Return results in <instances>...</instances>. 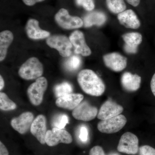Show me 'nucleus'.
<instances>
[{
	"label": "nucleus",
	"mask_w": 155,
	"mask_h": 155,
	"mask_svg": "<svg viewBox=\"0 0 155 155\" xmlns=\"http://www.w3.org/2000/svg\"><path fill=\"white\" fill-rule=\"evenodd\" d=\"M5 86V81L2 75L0 76V90H2Z\"/></svg>",
	"instance_id": "f704fd0d"
},
{
	"label": "nucleus",
	"mask_w": 155,
	"mask_h": 155,
	"mask_svg": "<svg viewBox=\"0 0 155 155\" xmlns=\"http://www.w3.org/2000/svg\"><path fill=\"white\" fill-rule=\"evenodd\" d=\"M117 17L120 24L126 28L136 29L140 27V22L137 15L131 9L118 14Z\"/></svg>",
	"instance_id": "a211bd4d"
},
{
	"label": "nucleus",
	"mask_w": 155,
	"mask_h": 155,
	"mask_svg": "<svg viewBox=\"0 0 155 155\" xmlns=\"http://www.w3.org/2000/svg\"><path fill=\"white\" fill-rule=\"evenodd\" d=\"M13 40L14 35L10 31H4L0 33V61L1 62L5 58L8 48L12 43Z\"/></svg>",
	"instance_id": "412c9836"
},
{
	"label": "nucleus",
	"mask_w": 155,
	"mask_h": 155,
	"mask_svg": "<svg viewBox=\"0 0 155 155\" xmlns=\"http://www.w3.org/2000/svg\"><path fill=\"white\" fill-rule=\"evenodd\" d=\"M77 81L81 88L87 94L99 97L102 95L105 91L104 81L91 69L81 71L78 75Z\"/></svg>",
	"instance_id": "f257e3e1"
},
{
	"label": "nucleus",
	"mask_w": 155,
	"mask_h": 155,
	"mask_svg": "<svg viewBox=\"0 0 155 155\" xmlns=\"http://www.w3.org/2000/svg\"><path fill=\"white\" fill-rule=\"evenodd\" d=\"M150 87L152 92L155 97V73L153 75L150 82Z\"/></svg>",
	"instance_id": "473e14b6"
},
{
	"label": "nucleus",
	"mask_w": 155,
	"mask_h": 155,
	"mask_svg": "<svg viewBox=\"0 0 155 155\" xmlns=\"http://www.w3.org/2000/svg\"><path fill=\"white\" fill-rule=\"evenodd\" d=\"M33 121V114L31 112H26L12 119L11 125L14 130L20 134H23L30 128Z\"/></svg>",
	"instance_id": "ddd939ff"
},
{
	"label": "nucleus",
	"mask_w": 155,
	"mask_h": 155,
	"mask_svg": "<svg viewBox=\"0 0 155 155\" xmlns=\"http://www.w3.org/2000/svg\"><path fill=\"white\" fill-rule=\"evenodd\" d=\"M43 66L37 58L28 59L19 68L18 74L21 78L26 80L37 79L43 73Z\"/></svg>",
	"instance_id": "f03ea898"
},
{
	"label": "nucleus",
	"mask_w": 155,
	"mask_h": 155,
	"mask_svg": "<svg viewBox=\"0 0 155 155\" xmlns=\"http://www.w3.org/2000/svg\"><path fill=\"white\" fill-rule=\"evenodd\" d=\"M56 22L60 27L65 29H76L84 25L83 20L80 17L69 15L67 9L62 8L54 16Z\"/></svg>",
	"instance_id": "20e7f679"
},
{
	"label": "nucleus",
	"mask_w": 155,
	"mask_h": 155,
	"mask_svg": "<svg viewBox=\"0 0 155 155\" xmlns=\"http://www.w3.org/2000/svg\"><path fill=\"white\" fill-rule=\"evenodd\" d=\"M125 44L124 50L128 54H136L137 52V48L142 41L141 34L136 32L125 33L122 36Z\"/></svg>",
	"instance_id": "f3484780"
},
{
	"label": "nucleus",
	"mask_w": 155,
	"mask_h": 155,
	"mask_svg": "<svg viewBox=\"0 0 155 155\" xmlns=\"http://www.w3.org/2000/svg\"><path fill=\"white\" fill-rule=\"evenodd\" d=\"M75 2L78 6L82 7L86 11H91L94 9V0H75Z\"/></svg>",
	"instance_id": "bb28decb"
},
{
	"label": "nucleus",
	"mask_w": 155,
	"mask_h": 155,
	"mask_svg": "<svg viewBox=\"0 0 155 155\" xmlns=\"http://www.w3.org/2000/svg\"><path fill=\"white\" fill-rule=\"evenodd\" d=\"M107 20V16L104 12L100 11H93L87 14L84 18V26L86 28L94 25L102 26L105 24Z\"/></svg>",
	"instance_id": "aec40b11"
},
{
	"label": "nucleus",
	"mask_w": 155,
	"mask_h": 155,
	"mask_svg": "<svg viewBox=\"0 0 155 155\" xmlns=\"http://www.w3.org/2000/svg\"><path fill=\"white\" fill-rule=\"evenodd\" d=\"M47 44L59 52L60 55L67 58L72 54V45L69 38L64 35H54L47 38Z\"/></svg>",
	"instance_id": "39448f33"
},
{
	"label": "nucleus",
	"mask_w": 155,
	"mask_h": 155,
	"mask_svg": "<svg viewBox=\"0 0 155 155\" xmlns=\"http://www.w3.org/2000/svg\"><path fill=\"white\" fill-rule=\"evenodd\" d=\"M107 155H119V153H117L112 152V153H109V154H108Z\"/></svg>",
	"instance_id": "c9c22d12"
},
{
	"label": "nucleus",
	"mask_w": 155,
	"mask_h": 155,
	"mask_svg": "<svg viewBox=\"0 0 155 155\" xmlns=\"http://www.w3.org/2000/svg\"><path fill=\"white\" fill-rule=\"evenodd\" d=\"M128 4L134 7H137L140 3V0H126Z\"/></svg>",
	"instance_id": "72a5a7b5"
},
{
	"label": "nucleus",
	"mask_w": 155,
	"mask_h": 155,
	"mask_svg": "<svg viewBox=\"0 0 155 155\" xmlns=\"http://www.w3.org/2000/svg\"><path fill=\"white\" fill-rule=\"evenodd\" d=\"M69 122L68 116L66 114H61L56 117L54 122V127L63 129Z\"/></svg>",
	"instance_id": "a878e982"
},
{
	"label": "nucleus",
	"mask_w": 155,
	"mask_h": 155,
	"mask_svg": "<svg viewBox=\"0 0 155 155\" xmlns=\"http://www.w3.org/2000/svg\"><path fill=\"white\" fill-rule=\"evenodd\" d=\"M89 155H107L101 147L96 146L92 148L89 152Z\"/></svg>",
	"instance_id": "c756f323"
},
{
	"label": "nucleus",
	"mask_w": 155,
	"mask_h": 155,
	"mask_svg": "<svg viewBox=\"0 0 155 155\" xmlns=\"http://www.w3.org/2000/svg\"><path fill=\"white\" fill-rule=\"evenodd\" d=\"M123 111L122 106L109 99L103 104L97 114V118L101 120L113 118L120 115Z\"/></svg>",
	"instance_id": "f8f14e48"
},
{
	"label": "nucleus",
	"mask_w": 155,
	"mask_h": 155,
	"mask_svg": "<svg viewBox=\"0 0 155 155\" xmlns=\"http://www.w3.org/2000/svg\"><path fill=\"white\" fill-rule=\"evenodd\" d=\"M72 90L71 84L68 82H64L56 85L54 88V91L56 97L58 98L72 93Z\"/></svg>",
	"instance_id": "b1692460"
},
{
	"label": "nucleus",
	"mask_w": 155,
	"mask_h": 155,
	"mask_svg": "<svg viewBox=\"0 0 155 155\" xmlns=\"http://www.w3.org/2000/svg\"><path fill=\"white\" fill-rule=\"evenodd\" d=\"M127 119L124 115L101 120L97 124V129L103 133L114 134L118 132L125 126Z\"/></svg>",
	"instance_id": "423d86ee"
},
{
	"label": "nucleus",
	"mask_w": 155,
	"mask_h": 155,
	"mask_svg": "<svg viewBox=\"0 0 155 155\" xmlns=\"http://www.w3.org/2000/svg\"><path fill=\"white\" fill-rule=\"evenodd\" d=\"M30 131L32 135L42 144L46 143V119L42 115H38L34 120L30 127Z\"/></svg>",
	"instance_id": "4468645a"
},
{
	"label": "nucleus",
	"mask_w": 155,
	"mask_h": 155,
	"mask_svg": "<svg viewBox=\"0 0 155 155\" xmlns=\"http://www.w3.org/2000/svg\"><path fill=\"white\" fill-rule=\"evenodd\" d=\"M139 150L140 155H155V149L149 145L142 146Z\"/></svg>",
	"instance_id": "cd10ccee"
},
{
	"label": "nucleus",
	"mask_w": 155,
	"mask_h": 155,
	"mask_svg": "<svg viewBox=\"0 0 155 155\" xmlns=\"http://www.w3.org/2000/svg\"><path fill=\"white\" fill-rule=\"evenodd\" d=\"M103 60L106 67L114 72H121L127 67V58L119 53L106 54L103 56Z\"/></svg>",
	"instance_id": "9d476101"
},
{
	"label": "nucleus",
	"mask_w": 155,
	"mask_h": 155,
	"mask_svg": "<svg viewBox=\"0 0 155 155\" xmlns=\"http://www.w3.org/2000/svg\"><path fill=\"white\" fill-rule=\"evenodd\" d=\"M72 141V136L67 130L57 127H53L51 130H47L45 142L48 146H55L60 143L69 144Z\"/></svg>",
	"instance_id": "6e6552de"
},
{
	"label": "nucleus",
	"mask_w": 155,
	"mask_h": 155,
	"mask_svg": "<svg viewBox=\"0 0 155 155\" xmlns=\"http://www.w3.org/2000/svg\"><path fill=\"white\" fill-rule=\"evenodd\" d=\"M25 28L27 36L31 39H42L48 38L50 35L49 31L42 30L40 28L39 22L35 19H28Z\"/></svg>",
	"instance_id": "dca6fc26"
},
{
	"label": "nucleus",
	"mask_w": 155,
	"mask_h": 155,
	"mask_svg": "<svg viewBox=\"0 0 155 155\" xmlns=\"http://www.w3.org/2000/svg\"><path fill=\"white\" fill-rule=\"evenodd\" d=\"M117 150L119 152L128 155L137 153L139 150L137 137L131 132H125L120 138Z\"/></svg>",
	"instance_id": "0eeeda50"
},
{
	"label": "nucleus",
	"mask_w": 155,
	"mask_h": 155,
	"mask_svg": "<svg viewBox=\"0 0 155 155\" xmlns=\"http://www.w3.org/2000/svg\"><path fill=\"white\" fill-rule=\"evenodd\" d=\"M108 10L114 14H119L126 10V4L124 0H106Z\"/></svg>",
	"instance_id": "4be33fe9"
},
{
	"label": "nucleus",
	"mask_w": 155,
	"mask_h": 155,
	"mask_svg": "<svg viewBox=\"0 0 155 155\" xmlns=\"http://www.w3.org/2000/svg\"><path fill=\"white\" fill-rule=\"evenodd\" d=\"M98 114L97 107L91 105L86 101L81 103L73 110L72 115L77 120L90 121L96 117Z\"/></svg>",
	"instance_id": "1a4fd4ad"
},
{
	"label": "nucleus",
	"mask_w": 155,
	"mask_h": 155,
	"mask_svg": "<svg viewBox=\"0 0 155 155\" xmlns=\"http://www.w3.org/2000/svg\"><path fill=\"white\" fill-rule=\"evenodd\" d=\"M0 155H9L7 147L2 141L0 142Z\"/></svg>",
	"instance_id": "2f4dec72"
},
{
	"label": "nucleus",
	"mask_w": 155,
	"mask_h": 155,
	"mask_svg": "<svg viewBox=\"0 0 155 155\" xmlns=\"http://www.w3.org/2000/svg\"><path fill=\"white\" fill-rule=\"evenodd\" d=\"M79 137L81 141L83 143L86 142L88 140V131L85 126H83L81 127Z\"/></svg>",
	"instance_id": "c85d7f7f"
},
{
	"label": "nucleus",
	"mask_w": 155,
	"mask_h": 155,
	"mask_svg": "<svg viewBox=\"0 0 155 155\" xmlns=\"http://www.w3.org/2000/svg\"><path fill=\"white\" fill-rule=\"evenodd\" d=\"M141 78L137 74L129 72L123 73L121 78V83L123 88L128 91H135L140 88Z\"/></svg>",
	"instance_id": "6ab92c4d"
},
{
	"label": "nucleus",
	"mask_w": 155,
	"mask_h": 155,
	"mask_svg": "<svg viewBox=\"0 0 155 155\" xmlns=\"http://www.w3.org/2000/svg\"><path fill=\"white\" fill-rule=\"evenodd\" d=\"M83 95L71 93L58 98L56 101L58 107L69 110H73L82 102Z\"/></svg>",
	"instance_id": "2eb2a0df"
},
{
	"label": "nucleus",
	"mask_w": 155,
	"mask_h": 155,
	"mask_svg": "<svg viewBox=\"0 0 155 155\" xmlns=\"http://www.w3.org/2000/svg\"><path fill=\"white\" fill-rule=\"evenodd\" d=\"M48 87V81L44 77L39 78L36 81L28 87L27 93L31 103L34 106L41 104L44 94Z\"/></svg>",
	"instance_id": "7ed1b4c3"
},
{
	"label": "nucleus",
	"mask_w": 155,
	"mask_h": 155,
	"mask_svg": "<svg viewBox=\"0 0 155 155\" xmlns=\"http://www.w3.org/2000/svg\"><path fill=\"white\" fill-rule=\"evenodd\" d=\"M23 3L28 6H32L34 5L36 3L41 2L45 0H22Z\"/></svg>",
	"instance_id": "7c9ffc66"
},
{
	"label": "nucleus",
	"mask_w": 155,
	"mask_h": 155,
	"mask_svg": "<svg viewBox=\"0 0 155 155\" xmlns=\"http://www.w3.org/2000/svg\"><path fill=\"white\" fill-rule=\"evenodd\" d=\"M81 64V61L80 57L73 55L67 60L65 63V67L69 71H74L78 69Z\"/></svg>",
	"instance_id": "393cba45"
},
{
	"label": "nucleus",
	"mask_w": 155,
	"mask_h": 155,
	"mask_svg": "<svg viewBox=\"0 0 155 155\" xmlns=\"http://www.w3.org/2000/svg\"><path fill=\"white\" fill-rule=\"evenodd\" d=\"M69 39L75 48V52L84 57H87L91 54V50L87 44L84 35L80 31H73L69 36Z\"/></svg>",
	"instance_id": "9b49d317"
},
{
	"label": "nucleus",
	"mask_w": 155,
	"mask_h": 155,
	"mask_svg": "<svg viewBox=\"0 0 155 155\" xmlns=\"http://www.w3.org/2000/svg\"><path fill=\"white\" fill-rule=\"evenodd\" d=\"M17 105L10 99L5 93H0V109L4 111L13 110L16 109Z\"/></svg>",
	"instance_id": "5701e85b"
}]
</instances>
